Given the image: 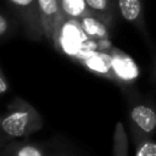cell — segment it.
I'll return each instance as SVG.
<instances>
[{"mask_svg":"<svg viewBox=\"0 0 156 156\" xmlns=\"http://www.w3.org/2000/svg\"><path fill=\"white\" fill-rule=\"evenodd\" d=\"M0 127L2 139L26 138L43 128V118L30 104L15 98L2 113Z\"/></svg>","mask_w":156,"mask_h":156,"instance_id":"obj_1","label":"cell"},{"mask_svg":"<svg viewBox=\"0 0 156 156\" xmlns=\"http://www.w3.org/2000/svg\"><path fill=\"white\" fill-rule=\"evenodd\" d=\"M129 121L135 144L151 136L156 129V110L146 104H136L129 111Z\"/></svg>","mask_w":156,"mask_h":156,"instance_id":"obj_2","label":"cell"},{"mask_svg":"<svg viewBox=\"0 0 156 156\" xmlns=\"http://www.w3.org/2000/svg\"><path fill=\"white\" fill-rule=\"evenodd\" d=\"M38 7L44 35L46 39L52 41L55 29L61 15L58 0H38Z\"/></svg>","mask_w":156,"mask_h":156,"instance_id":"obj_3","label":"cell"},{"mask_svg":"<svg viewBox=\"0 0 156 156\" xmlns=\"http://www.w3.org/2000/svg\"><path fill=\"white\" fill-rule=\"evenodd\" d=\"M9 2L20 12L30 32L35 34V37H40L43 32L40 13L38 7V0H9Z\"/></svg>","mask_w":156,"mask_h":156,"instance_id":"obj_4","label":"cell"},{"mask_svg":"<svg viewBox=\"0 0 156 156\" xmlns=\"http://www.w3.org/2000/svg\"><path fill=\"white\" fill-rule=\"evenodd\" d=\"M84 32L94 40H106L108 38V29L105 20L98 15H88L79 20Z\"/></svg>","mask_w":156,"mask_h":156,"instance_id":"obj_5","label":"cell"},{"mask_svg":"<svg viewBox=\"0 0 156 156\" xmlns=\"http://www.w3.org/2000/svg\"><path fill=\"white\" fill-rule=\"evenodd\" d=\"M58 4H60L61 13L67 18H73L79 21L84 16L98 15L88 6L85 0H58Z\"/></svg>","mask_w":156,"mask_h":156,"instance_id":"obj_6","label":"cell"},{"mask_svg":"<svg viewBox=\"0 0 156 156\" xmlns=\"http://www.w3.org/2000/svg\"><path fill=\"white\" fill-rule=\"evenodd\" d=\"M1 156H46V154L39 145L34 143L13 141L2 149Z\"/></svg>","mask_w":156,"mask_h":156,"instance_id":"obj_7","label":"cell"},{"mask_svg":"<svg viewBox=\"0 0 156 156\" xmlns=\"http://www.w3.org/2000/svg\"><path fill=\"white\" fill-rule=\"evenodd\" d=\"M118 9L122 17L129 22H138L141 16L140 0H118Z\"/></svg>","mask_w":156,"mask_h":156,"instance_id":"obj_8","label":"cell"},{"mask_svg":"<svg viewBox=\"0 0 156 156\" xmlns=\"http://www.w3.org/2000/svg\"><path fill=\"white\" fill-rule=\"evenodd\" d=\"M127 139L122 123H117L113 136V156H127Z\"/></svg>","mask_w":156,"mask_h":156,"instance_id":"obj_9","label":"cell"},{"mask_svg":"<svg viewBox=\"0 0 156 156\" xmlns=\"http://www.w3.org/2000/svg\"><path fill=\"white\" fill-rule=\"evenodd\" d=\"M135 147V156H156V141L151 136L138 141Z\"/></svg>","mask_w":156,"mask_h":156,"instance_id":"obj_10","label":"cell"},{"mask_svg":"<svg viewBox=\"0 0 156 156\" xmlns=\"http://www.w3.org/2000/svg\"><path fill=\"white\" fill-rule=\"evenodd\" d=\"M88 6L96 13H101V16L104 17V20L106 21L107 16L110 15V10H111V4L110 0H85ZM100 16V15H99Z\"/></svg>","mask_w":156,"mask_h":156,"instance_id":"obj_11","label":"cell"},{"mask_svg":"<svg viewBox=\"0 0 156 156\" xmlns=\"http://www.w3.org/2000/svg\"><path fill=\"white\" fill-rule=\"evenodd\" d=\"M9 90V82H7V78L4 73V71L1 69L0 71V94L1 95H5Z\"/></svg>","mask_w":156,"mask_h":156,"instance_id":"obj_12","label":"cell"},{"mask_svg":"<svg viewBox=\"0 0 156 156\" xmlns=\"http://www.w3.org/2000/svg\"><path fill=\"white\" fill-rule=\"evenodd\" d=\"M7 28H9V23H7V20L5 17L4 13L0 15V35L1 37H5L6 32H7Z\"/></svg>","mask_w":156,"mask_h":156,"instance_id":"obj_13","label":"cell"}]
</instances>
